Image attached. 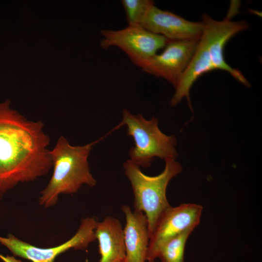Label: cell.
<instances>
[{"mask_svg": "<svg viewBox=\"0 0 262 262\" xmlns=\"http://www.w3.org/2000/svg\"><path fill=\"white\" fill-rule=\"evenodd\" d=\"M165 162L164 171L155 176L145 175L140 167L130 160L123 164L133 193L134 209L145 213L149 235L161 215L170 206L166 197L169 182L182 171L180 164L175 160L169 159Z\"/></svg>", "mask_w": 262, "mask_h": 262, "instance_id": "cell-3", "label": "cell"}, {"mask_svg": "<svg viewBox=\"0 0 262 262\" xmlns=\"http://www.w3.org/2000/svg\"><path fill=\"white\" fill-rule=\"evenodd\" d=\"M198 41H170L161 53L150 58L140 68L147 73L166 80L175 88L194 55Z\"/></svg>", "mask_w": 262, "mask_h": 262, "instance_id": "cell-9", "label": "cell"}, {"mask_svg": "<svg viewBox=\"0 0 262 262\" xmlns=\"http://www.w3.org/2000/svg\"><path fill=\"white\" fill-rule=\"evenodd\" d=\"M203 211L200 205L183 203L170 206L161 215L150 235L147 261L158 258L162 246L171 238L199 225Z\"/></svg>", "mask_w": 262, "mask_h": 262, "instance_id": "cell-7", "label": "cell"}, {"mask_svg": "<svg viewBox=\"0 0 262 262\" xmlns=\"http://www.w3.org/2000/svg\"><path fill=\"white\" fill-rule=\"evenodd\" d=\"M122 116L120 124L127 126V134L133 138L135 143L129 152L132 162L146 168L151 165L155 157L164 160L176 159V139L174 136L166 135L160 131L158 119L153 117L147 120L142 115L132 114L127 109L123 110Z\"/></svg>", "mask_w": 262, "mask_h": 262, "instance_id": "cell-4", "label": "cell"}, {"mask_svg": "<svg viewBox=\"0 0 262 262\" xmlns=\"http://www.w3.org/2000/svg\"><path fill=\"white\" fill-rule=\"evenodd\" d=\"M0 102V199L20 183L46 175L52 167L49 136L41 120L26 118Z\"/></svg>", "mask_w": 262, "mask_h": 262, "instance_id": "cell-1", "label": "cell"}, {"mask_svg": "<svg viewBox=\"0 0 262 262\" xmlns=\"http://www.w3.org/2000/svg\"><path fill=\"white\" fill-rule=\"evenodd\" d=\"M98 220L94 217H87L81 220L76 233L66 242L55 247L41 248L25 242L13 234L6 237L0 236V243L15 256L32 262H54L61 253L71 249H84L96 239L95 230Z\"/></svg>", "mask_w": 262, "mask_h": 262, "instance_id": "cell-6", "label": "cell"}, {"mask_svg": "<svg viewBox=\"0 0 262 262\" xmlns=\"http://www.w3.org/2000/svg\"><path fill=\"white\" fill-rule=\"evenodd\" d=\"M100 34L103 37L100 42L102 48H119L139 67L170 41L140 26L128 25L116 30L104 29L100 31Z\"/></svg>", "mask_w": 262, "mask_h": 262, "instance_id": "cell-5", "label": "cell"}, {"mask_svg": "<svg viewBox=\"0 0 262 262\" xmlns=\"http://www.w3.org/2000/svg\"><path fill=\"white\" fill-rule=\"evenodd\" d=\"M121 210L126 218V262H146L150 238L147 218L143 212L132 211L127 205H122Z\"/></svg>", "mask_w": 262, "mask_h": 262, "instance_id": "cell-11", "label": "cell"}, {"mask_svg": "<svg viewBox=\"0 0 262 262\" xmlns=\"http://www.w3.org/2000/svg\"><path fill=\"white\" fill-rule=\"evenodd\" d=\"M96 142L73 146L63 136L59 138L54 148L50 150L53 172L48 185L41 192L40 205L52 207L56 204L61 194H74L83 184L90 187L96 185L88 162Z\"/></svg>", "mask_w": 262, "mask_h": 262, "instance_id": "cell-2", "label": "cell"}, {"mask_svg": "<svg viewBox=\"0 0 262 262\" xmlns=\"http://www.w3.org/2000/svg\"><path fill=\"white\" fill-rule=\"evenodd\" d=\"M95 234L98 243L99 262H126L124 229L119 220L106 216L98 222Z\"/></svg>", "mask_w": 262, "mask_h": 262, "instance_id": "cell-12", "label": "cell"}, {"mask_svg": "<svg viewBox=\"0 0 262 262\" xmlns=\"http://www.w3.org/2000/svg\"><path fill=\"white\" fill-rule=\"evenodd\" d=\"M128 25L140 26L150 7L154 4L151 0H122Z\"/></svg>", "mask_w": 262, "mask_h": 262, "instance_id": "cell-14", "label": "cell"}, {"mask_svg": "<svg viewBox=\"0 0 262 262\" xmlns=\"http://www.w3.org/2000/svg\"><path fill=\"white\" fill-rule=\"evenodd\" d=\"M0 258H1L4 261L6 259V257H4L0 254Z\"/></svg>", "mask_w": 262, "mask_h": 262, "instance_id": "cell-15", "label": "cell"}, {"mask_svg": "<svg viewBox=\"0 0 262 262\" xmlns=\"http://www.w3.org/2000/svg\"><path fill=\"white\" fill-rule=\"evenodd\" d=\"M194 230H186L168 240L160 248L158 258L161 262H184L187 241Z\"/></svg>", "mask_w": 262, "mask_h": 262, "instance_id": "cell-13", "label": "cell"}, {"mask_svg": "<svg viewBox=\"0 0 262 262\" xmlns=\"http://www.w3.org/2000/svg\"><path fill=\"white\" fill-rule=\"evenodd\" d=\"M203 31L201 36L207 47L209 58L214 70L226 71L241 84L248 87L250 83L239 70L232 68L225 61L224 49L227 42L237 33L248 27L244 21H221L213 19L207 14L202 18Z\"/></svg>", "mask_w": 262, "mask_h": 262, "instance_id": "cell-8", "label": "cell"}, {"mask_svg": "<svg viewBox=\"0 0 262 262\" xmlns=\"http://www.w3.org/2000/svg\"><path fill=\"white\" fill-rule=\"evenodd\" d=\"M147 262H155V261H148Z\"/></svg>", "mask_w": 262, "mask_h": 262, "instance_id": "cell-16", "label": "cell"}, {"mask_svg": "<svg viewBox=\"0 0 262 262\" xmlns=\"http://www.w3.org/2000/svg\"><path fill=\"white\" fill-rule=\"evenodd\" d=\"M141 26L170 41H198L203 31L201 21L187 20L155 4L148 10Z\"/></svg>", "mask_w": 262, "mask_h": 262, "instance_id": "cell-10", "label": "cell"}]
</instances>
